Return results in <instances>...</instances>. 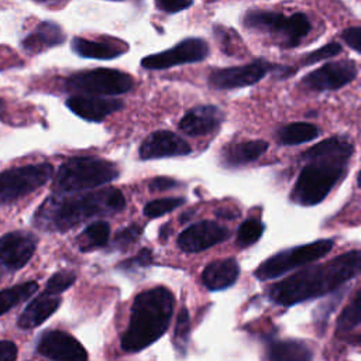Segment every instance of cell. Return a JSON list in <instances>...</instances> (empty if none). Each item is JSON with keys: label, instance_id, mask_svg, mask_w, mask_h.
<instances>
[{"label": "cell", "instance_id": "obj_1", "mask_svg": "<svg viewBox=\"0 0 361 361\" xmlns=\"http://www.w3.org/2000/svg\"><path fill=\"white\" fill-rule=\"evenodd\" d=\"M353 144L344 137L327 138L306 149L305 165L293 185L290 199L300 206H314L326 199L347 171Z\"/></svg>", "mask_w": 361, "mask_h": 361}, {"label": "cell", "instance_id": "obj_2", "mask_svg": "<svg viewBox=\"0 0 361 361\" xmlns=\"http://www.w3.org/2000/svg\"><path fill=\"white\" fill-rule=\"evenodd\" d=\"M361 272V250H351L319 265L307 267L272 285L268 298L281 306H292L336 290Z\"/></svg>", "mask_w": 361, "mask_h": 361}, {"label": "cell", "instance_id": "obj_3", "mask_svg": "<svg viewBox=\"0 0 361 361\" xmlns=\"http://www.w3.org/2000/svg\"><path fill=\"white\" fill-rule=\"evenodd\" d=\"M54 195L44 200L34 216V224L44 231L63 233L96 216L117 213L124 209L126 199L116 188L96 192Z\"/></svg>", "mask_w": 361, "mask_h": 361}, {"label": "cell", "instance_id": "obj_4", "mask_svg": "<svg viewBox=\"0 0 361 361\" xmlns=\"http://www.w3.org/2000/svg\"><path fill=\"white\" fill-rule=\"evenodd\" d=\"M173 295L165 286H157L138 293L133 302L130 323L121 337V350L138 353L155 343L171 323Z\"/></svg>", "mask_w": 361, "mask_h": 361}, {"label": "cell", "instance_id": "obj_5", "mask_svg": "<svg viewBox=\"0 0 361 361\" xmlns=\"http://www.w3.org/2000/svg\"><path fill=\"white\" fill-rule=\"evenodd\" d=\"M117 176L118 169L110 161L94 157H73L58 168L54 189L58 193L93 189L114 180Z\"/></svg>", "mask_w": 361, "mask_h": 361}, {"label": "cell", "instance_id": "obj_6", "mask_svg": "<svg viewBox=\"0 0 361 361\" xmlns=\"http://www.w3.org/2000/svg\"><path fill=\"white\" fill-rule=\"evenodd\" d=\"M243 24L247 28L269 32L278 37L283 47L293 48L310 32L312 24L306 14L295 13L285 16L269 10H250L243 17Z\"/></svg>", "mask_w": 361, "mask_h": 361}, {"label": "cell", "instance_id": "obj_7", "mask_svg": "<svg viewBox=\"0 0 361 361\" xmlns=\"http://www.w3.org/2000/svg\"><path fill=\"white\" fill-rule=\"evenodd\" d=\"M333 245H334V241L331 238H326V240H316L313 243L286 248L269 257L262 264H259L258 268L254 271V275L261 281L278 278L290 269H295L298 267H302L305 264H310L319 258H323L330 252Z\"/></svg>", "mask_w": 361, "mask_h": 361}, {"label": "cell", "instance_id": "obj_8", "mask_svg": "<svg viewBox=\"0 0 361 361\" xmlns=\"http://www.w3.org/2000/svg\"><path fill=\"white\" fill-rule=\"evenodd\" d=\"M51 164H31L0 172V203L14 202L38 188L52 176Z\"/></svg>", "mask_w": 361, "mask_h": 361}, {"label": "cell", "instance_id": "obj_9", "mask_svg": "<svg viewBox=\"0 0 361 361\" xmlns=\"http://www.w3.org/2000/svg\"><path fill=\"white\" fill-rule=\"evenodd\" d=\"M133 86L134 80L128 73L107 68L78 72L66 80V87L71 92L86 94H121L128 92Z\"/></svg>", "mask_w": 361, "mask_h": 361}, {"label": "cell", "instance_id": "obj_10", "mask_svg": "<svg viewBox=\"0 0 361 361\" xmlns=\"http://www.w3.org/2000/svg\"><path fill=\"white\" fill-rule=\"evenodd\" d=\"M209 55V45L202 38H185L175 47L148 55L141 59L145 69H168L176 65L195 63L203 61Z\"/></svg>", "mask_w": 361, "mask_h": 361}, {"label": "cell", "instance_id": "obj_11", "mask_svg": "<svg viewBox=\"0 0 361 361\" xmlns=\"http://www.w3.org/2000/svg\"><path fill=\"white\" fill-rule=\"evenodd\" d=\"M275 66L276 65L265 59H255L243 66L214 69L209 75V83L216 89H237L251 86L259 82L268 72H274Z\"/></svg>", "mask_w": 361, "mask_h": 361}, {"label": "cell", "instance_id": "obj_12", "mask_svg": "<svg viewBox=\"0 0 361 361\" xmlns=\"http://www.w3.org/2000/svg\"><path fill=\"white\" fill-rule=\"evenodd\" d=\"M357 76V65L353 61H337L329 62L322 68L307 73L302 79V86L314 90H337L350 83Z\"/></svg>", "mask_w": 361, "mask_h": 361}, {"label": "cell", "instance_id": "obj_13", "mask_svg": "<svg viewBox=\"0 0 361 361\" xmlns=\"http://www.w3.org/2000/svg\"><path fill=\"white\" fill-rule=\"evenodd\" d=\"M228 237V230L212 220H202L186 227L176 240L178 247L185 252L204 251Z\"/></svg>", "mask_w": 361, "mask_h": 361}, {"label": "cell", "instance_id": "obj_14", "mask_svg": "<svg viewBox=\"0 0 361 361\" xmlns=\"http://www.w3.org/2000/svg\"><path fill=\"white\" fill-rule=\"evenodd\" d=\"M37 353L59 361H83L87 358L85 347L73 336L59 330L42 334L37 343Z\"/></svg>", "mask_w": 361, "mask_h": 361}, {"label": "cell", "instance_id": "obj_15", "mask_svg": "<svg viewBox=\"0 0 361 361\" xmlns=\"http://www.w3.org/2000/svg\"><path fill=\"white\" fill-rule=\"evenodd\" d=\"M37 238L27 231H11L0 238V267L6 269H20L32 257Z\"/></svg>", "mask_w": 361, "mask_h": 361}, {"label": "cell", "instance_id": "obj_16", "mask_svg": "<svg viewBox=\"0 0 361 361\" xmlns=\"http://www.w3.org/2000/svg\"><path fill=\"white\" fill-rule=\"evenodd\" d=\"M189 144L178 134L159 130L151 133L141 144L138 155L141 159H158L165 157H182L190 154Z\"/></svg>", "mask_w": 361, "mask_h": 361}, {"label": "cell", "instance_id": "obj_17", "mask_svg": "<svg viewBox=\"0 0 361 361\" xmlns=\"http://www.w3.org/2000/svg\"><path fill=\"white\" fill-rule=\"evenodd\" d=\"M224 113L212 104L196 106L189 110L179 121V128L188 135H206L213 133L221 124Z\"/></svg>", "mask_w": 361, "mask_h": 361}, {"label": "cell", "instance_id": "obj_18", "mask_svg": "<svg viewBox=\"0 0 361 361\" xmlns=\"http://www.w3.org/2000/svg\"><path fill=\"white\" fill-rule=\"evenodd\" d=\"M66 106L79 117L87 121H102L109 114L120 110L123 102L117 99H103L92 96H72L66 100Z\"/></svg>", "mask_w": 361, "mask_h": 361}, {"label": "cell", "instance_id": "obj_19", "mask_svg": "<svg viewBox=\"0 0 361 361\" xmlns=\"http://www.w3.org/2000/svg\"><path fill=\"white\" fill-rule=\"evenodd\" d=\"M240 275V267L234 258L212 261L202 272V282L209 290H223L234 285Z\"/></svg>", "mask_w": 361, "mask_h": 361}, {"label": "cell", "instance_id": "obj_20", "mask_svg": "<svg viewBox=\"0 0 361 361\" xmlns=\"http://www.w3.org/2000/svg\"><path fill=\"white\" fill-rule=\"evenodd\" d=\"M61 305V298L55 293L44 292L37 296L30 305L23 310L17 320V326L20 329H32L44 323Z\"/></svg>", "mask_w": 361, "mask_h": 361}, {"label": "cell", "instance_id": "obj_21", "mask_svg": "<svg viewBox=\"0 0 361 361\" xmlns=\"http://www.w3.org/2000/svg\"><path fill=\"white\" fill-rule=\"evenodd\" d=\"M268 149L264 140H250L227 145L221 152V159L227 166H240L258 159Z\"/></svg>", "mask_w": 361, "mask_h": 361}, {"label": "cell", "instance_id": "obj_22", "mask_svg": "<svg viewBox=\"0 0 361 361\" xmlns=\"http://www.w3.org/2000/svg\"><path fill=\"white\" fill-rule=\"evenodd\" d=\"M65 41V34L61 27L51 21H44L38 25L37 31L30 34L24 41L23 47L30 52H39L44 48L59 45Z\"/></svg>", "mask_w": 361, "mask_h": 361}, {"label": "cell", "instance_id": "obj_23", "mask_svg": "<svg viewBox=\"0 0 361 361\" xmlns=\"http://www.w3.org/2000/svg\"><path fill=\"white\" fill-rule=\"evenodd\" d=\"M72 49L79 56L93 59H113L126 52V47H118L109 42L90 41L79 37L72 39Z\"/></svg>", "mask_w": 361, "mask_h": 361}, {"label": "cell", "instance_id": "obj_24", "mask_svg": "<svg viewBox=\"0 0 361 361\" xmlns=\"http://www.w3.org/2000/svg\"><path fill=\"white\" fill-rule=\"evenodd\" d=\"M267 358L275 361H306L312 360L313 354L305 343L298 340H286L276 341L269 345Z\"/></svg>", "mask_w": 361, "mask_h": 361}, {"label": "cell", "instance_id": "obj_25", "mask_svg": "<svg viewBox=\"0 0 361 361\" xmlns=\"http://www.w3.org/2000/svg\"><path fill=\"white\" fill-rule=\"evenodd\" d=\"M319 128L310 123H290L281 127L276 138L283 145H296L314 140L319 135Z\"/></svg>", "mask_w": 361, "mask_h": 361}, {"label": "cell", "instance_id": "obj_26", "mask_svg": "<svg viewBox=\"0 0 361 361\" xmlns=\"http://www.w3.org/2000/svg\"><path fill=\"white\" fill-rule=\"evenodd\" d=\"M38 289V283L34 281H28L7 289L0 290V314L8 312L16 305L28 299Z\"/></svg>", "mask_w": 361, "mask_h": 361}, {"label": "cell", "instance_id": "obj_27", "mask_svg": "<svg viewBox=\"0 0 361 361\" xmlns=\"http://www.w3.org/2000/svg\"><path fill=\"white\" fill-rule=\"evenodd\" d=\"M109 235H110L109 223L94 221V223L89 224L79 235L80 250L89 251V250H94L97 247H104L109 241Z\"/></svg>", "mask_w": 361, "mask_h": 361}, {"label": "cell", "instance_id": "obj_28", "mask_svg": "<svg viewBox=\"0 0 361 361\" xmlns=\"http://www.w3.org/2000/svg\"><path fill=\"white\" fill-rule=\"evenodd\" d=\"M361 323V289L353 296L350 303L343 309L337 319V333H345L353 330Z\"/></svg>", "mask_w": 361, "mask_h": 361}, {"label": "cell", "instance_id": "obj_29", "mask_svg": "<svg viewBox=\"0 0 361 361\" xmlns=\"http://www.w3.org/2000/svg\"><path fill=\"white\" fill-rule=\"evenodd\" d=\"M264 230H265V226L259 220L248 219V220L243 221V224L237 230V244L241 248L252 245L254 243H257L261 238Z\"/></svg>", "mask_w": 361, "mask_h": 361}, {"label": "cell", "instance_id": "obj_30", "mask_svg": "<svg viewBox=\"0 0 361 361\" xmlns=\"http://www.w3.org/2000/svg\"><path fill=\"white\" fill-rule=\"evenodd\" d=\"M189 333H190V317L186 307H182L178 313L176 323H175V333H173V345L175 348L183 354L188 341H189Z\"/></svg>", "mask_w": 361, "mask_h": 361}, {"label": "cell", "instance_id": "obj_31", "mask_svg": "<svg viewBox=\"0 0 361 361\" xmlns=\"http://www.w3.org/2000/svg\"><path fill=\"white\" fill-rule=\"evenodd\" d=\"M185 203L183 197H164V199H157L152 202H148L144 206V214L147 217L155 219V217H161L165 213H169L172 210H175L176 207L182 206Z\"/></svg>", "mask_w": 361, "mask_h": 361}, {"label": "cell", "instance_id": "obj_32", "mask_svg": "<svg viewBox=\"0 0 361 361\" xmlns=\"http://www.w3.org/2000/svg\"><path fill=\"white\" fill-rule=\"evenodd\" d=\"M75 279H76V275H75L73 272H71V271H61V272H56V274H54V275L48 279L45 290L49 292V293L58 295V293L66 290L69 286H72L73 282H75Z\"/></svg>", "mask_w": 361, "mask_h": 361}, {"label": "cell", "instance_id": "obj_33", "mask_svg": "<svg viewBox=\"0 0 361 361\" xmlns=\"http://www.w3.org/2000/svg\"><path fill=\"white\" fill-rule=\"evenodd\" d=\"M340 52H341V45L338 42H329L322 48H319V49H316L310 54H306L302 58V65H312V63H316L319 61L336 56Z\"/></svg>", "mask_w": 361, "mask_h": 361}, {"label": "cell", "instance_id": "obj_34", "mask_svg": "<svg viewBox=\"0 0 361 361\" xmlns=\"http://www.w3.org/2000/svg\"><path fill=\"white\" fill-rule=\"evenodd\" d=\"M142 233V228L138 226V224H131L123 230H120L116 235H114V241H113V245L116 248H126L128 247L130 244L135 243L138 240V237L141 235Z\"/></svg>", "mask_w": 361, "mask_h": 361}, {"label": "cell", "instance_id": "obj_35", "mask_svg": "<svg viewBox=\"0 0 361 361\" xmlns=\"http://www.w3.org/2000/svg\"><path fill=\"white\" fill-rule=\"evenodd\" d=\"M152 262V251L149 248H142L135 257L127 259L123 262L120 267L126 269H133V268H140V267H147Z\"/></svg>", "mask_w": 361, "mask_h": 361}, {"label": "cell", "instance_id": "obj_36", "mask_svg": "<svg viewBox=\"0 0 361 361\" xmlns=\"http://www.w3.org/2000/svg\"><path fill=\"white\" fill-rule=\"evenodd\" d=\"M192 3H193V0H155L157 7L161 11H165L169 14L186 10L192 6Z\"/></svg>", "mask_w": 361, "mask_h": 361}, {"label": "cell", "instance_id": "obj_37", "mask_svg": "<svg viewBox=\"0 0 361 361\" xmlns=\"http://www.w3.org/2000/svg\"><path fill=\"white\" fill-rule=\"evenodd\" d=\"M344 42L358 54H361V27H348L341 32Z\"/></svg>", "mask_w": 361, "mask_h": 361}, {"label": "cell", "instance_id": "obj_38", "mask_svg": "<svg viewBox=\"0 0 361 361\" xmlns=\"http://www.w3.org/2000/svg\"><path fill=\"white\" fill-rule=\"evenodd\" d=\"M179 183L172 179V178H166V176H157L154 179L149 180L148 183V188L149 190L152 192H161V190H168V189H172L175 186H178Z\"/></svg>", "mask_w": 361, "mask_h": 361}, {"label": "cell", "instance_id": "obj_39", "mask_svg": "<svg viewBox=\"0 0 361 361\" xmlns=\"http://www.w3.org/2000/svg\"><path fill=\"white\" fill-rule=\"evenodd\" d=\"M17 358V347L13 341H0V361H14Z\"/></svg>", "mask_w": 361, "mask_h": 361}, {"label": "cell", "instance_id": "obj_40", "mask_svg": "<svg viewBox=\"0 0 361 361\" xmlns=\"http://www.w3.org/2000/svg\"><path fill=\"white\" fill-rule=\"evenodd\" d=\"M357 183H358V186L361 188V171L358 172V176H357Z\"/></svg>", "mask_w": 361, "mask_h": 361}]
</instances>
